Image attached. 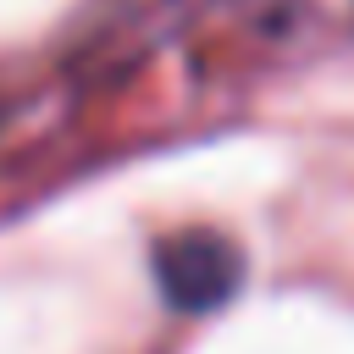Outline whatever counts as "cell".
I'll return each mask as SVG.
<instances>
[{"label": "cell", "mask_w": 354, "mask_h": 354, "mask_svg": "<svg viewBox=\"0 0 354 354\" xmlns=\"http://www.w3.org/2000/svg\"><path fill=\"white\" fill-rule=\"evenodd\" d=\"M155 282H160L171 310L205 315V310H221L238 293L243 254H238L232 238H221L210 227H188V232H171V238L155 243Z\"/></svg>", "instance_id": "1"}]
</instances>
